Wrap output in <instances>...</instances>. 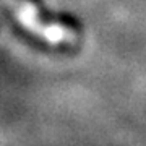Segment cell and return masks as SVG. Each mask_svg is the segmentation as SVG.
<instances>
[{"mask_svg": "<svg viewBox=\"0 0 146 146\" xmlns=\"http://www.w3.org/2000/svg\"><path fill=\"white\" fill-rule=\"evenodd\" d=\"M3 3L11 10L16 21L25 29L49 44H75L78 39L76 29H73L70 25L60 21H46V16L34 0H3Z\"/></svg>", "mask_w": 146, "mask_h": 146, "instance_id": "cell-1", "label": "cell"}]
</instances>
